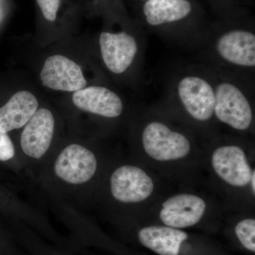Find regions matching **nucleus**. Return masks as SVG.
Wrapping results in <instances>:
<instances>
[{
	"instance_id": "nucleus-18",
	"label": "nucleus",
	"mask_w": 255,
	"mask_h": 255,
	"mask_svg": "<svg viewBox=\"0 0 255 255\" xmlns=\"http://www.w3.org/2000/svg\"><path fill=\"white\" fill-rule=\"evenodd\" d=\"M15 154L14 147L7 133L0 132V161L12 158Z\"/></svg>"
},
{
	"instance_id": "nucleus-9",
	"label": "nucleus",
	"mask_w": 255,
	"mask_h": 255,
	"mask_svg": "<svg viewBox=\"0 0 255 255\" xmlns=\"http://www.w3.org/2000/svg\"><path fill=\"white\" fill-rule=\"evenodd\" d=\"M53 114L47 109L37 110L26 124L21 137V148L24 153L39 159L49 148L54 132Z\"/></svg>"
},
{
	"instance_id": "nucleus-12",
	"label": "nucleus",
	"mask_w": 255,
	"mask_h": 255,
	"mask_svg": "<svg viewBox=\"0 0 255 255\" xmlns=\"http://www.w3.org/2000/svg\"><path fill=\"white\" fill-rule=\"evenodd\" d=\"M73 101L80 110L107 118L118 117L123 112L119 96L104 87L90 86L75 92Z\"/></svg>"
},
{
	"instance_id": "nucleus-15",
	"label": "nucleus",
	"mask_w": 255,
	"mask_h": 255,
	"mask_svg": "<svg viewBox=\"0 0 255 255\" xmlns=\"http://www.w3.org/2000/svg\"><path fill=\"white\" fill-rule=\"evenodd\" d=\"M142 11L149 25L159 26L187 18L192 4L189 0H147Z\"/></svg>"
},
{
	"instance_id": "nucleus-11",
	"label": "nucleus",
	"mask_w": 255,
	"mask_h": 255,
	"mask_svg": "<svg viewBox=\"0 0 255 255\" xmlns=\"http://www.w3.org/2000/svg\"><path fill=\"white\" fill-rule=\"evenodd\" d=\"M205 201L198 196L179 194L162 204L160 219L169 227H190L199 223L205 212Z\"/></svg>"
},
{
	"instance_id": "nucleus-20",
	"label": "nucleus",
	"mask_w": 255,
	"mask_h": 255,
	"mask_svg": "<svg viewBox=\"0 0 255 255\" xmlns=\"http://www.w3.org/2000/svg\"><path fill=\"white\" fill-rule=\"evenodd\" d=\"M142 1H147V0H142Z\"/></svg>"
},
{
	"instance_id": "nucleus-14",
	"label": "nucleus",
	"mask_w": 255,
	"mask_h": 255,
	"mask_svg": "<svg viewBox=\"0 0 255 255\" xmlns=\"http://www.w3.org/2000/svg\"><path fill=\"white\" fill-rule=\"evenodd\" d=\"M187 233L173 228L150 226L138 233L139 241L146 248L159 255H178Z\"/></svg>"
},
{
	"instance_id": "nucleus-13",
	"label": "nucleus",
	"mask_w": 255,
	"mask_h": 255,
	"mask_svg": "<svg viewBox=\"0 0 255 255\" xmlns=\"http://www.w3.org/2000/svg\"><path fill=\"white\" fill-rule=\"evenodd\" d=\"M38 107V101L31 92L24 90L16 92L0 108V132L7 133L26 125Z\"/></svg>"
},
{
	"instance_id": "nucleus-7",
	"label": "nucleus",
	"mask_w": 255,
	"mask_h": 255,
	"mask_svg": "<svg viewBox=\"0 0 255 255\" xmlns=\"http://www.w3.org/2000/svg\"><path fill=\"white\" fill-rule=\"evenodd\" d=\"M102 59L107 68L115 74L127 71L138 51V45L131 35L120 32H102L100 37Z\"/></svg>"
},
{
	"instance_id": "nucleus-17",
	"label": "nucleus",
	"mask_w": 255,
	"mask_h": 255,
	"mask_svg": "<svg viewBox=\"0 0 255 255\" xmlns=\"http://www.w3.org/2000/svg\"><path fill=\"white\" fill-rule=\"evenodd\" d=\"M61 0H37L43 16L50 21H54Z\"/></svg>"
},
{
	"instance_id": "nucleus-6",
	"label": "nucleus",
	"mask_w": 255,
	"mask_h": 255,
	"mask_svg": "<svg viewBox=\"0 0 255 255\" xmlns=\"http://www.w3.org/2000/svg\"><path fill=\"white\" fill-rule=\"evenodd\" d=\"M96 169L95 155L83 146L75 144L64 149L55 164L58 177L70 184L87 182L93 177Z\"/></svg>"
},
{
	"instance_id": "nucleus-3",
	"label": "nucleus",
	"mask_w": 255,
	"mask_h": 255,
	"mask_svg": "<svg viewBox=\"0 0 255 255\" xmlns=\"http://www.w3.org/2000/svg\"><path fill=\"white\" fill-rule=\"evenodd\" d=\"M179 100L188 114L200 122L209 120L214 114L215 89L198 75H186L177 85Z\"/></svg>"
},
{
	"instance_id": "nucleus-4",
	"label": "nucleus",
	"mask_w": 255,
	"mask_h": 255,
	"mask_svg": "<svg viewBox=\"0 0 255 255\" xmlns=\"http://www.w3.org/2000/svg\"><path fill=\"white\" fill-rule=\"evenodd\" d=\"M41 80L43 86L57 91L77 92L87 85L80 66L60 55L47 58L41 72Z\"/></svg>"
},
{
	"instance_id": "nucleus-1",
	"label": "nucleus",
	"mask_w": 255,
	"mask_h": 255,
	"mask_svg": "<svg viewBox=\"0 0 255 255\" xmlns=\"http://www.w3.org/2000/svg\"><path fill=\"white\" fill-rule=\"evenodd\" d=\"M214 89L216 117L236 130H247L253 122V110L245 94L237 85L226 81L219 82Z\"/></svg>"
},
{
	"instance_id": "nucleus-8",
	"label": "nucleus",
	"mask_w": 255,
	"mask_h": 255,
	"mask_svg": "<svg viewBox=\"0 0 255 255\" xmlns=\"http://www.w3.org/2000/svg\"><path fill=\"white\" fill-rule=\"evenodd\" d=\"M216 50L225 61L242 68L255 66V35L244 29H233L218 38Z\"/></svg>"
},
{
	"instance_id": "nucleus-2",
	"label": "nucleus",
	"mask_w": 255,
	"mask_h": 255,
	"mask_svg": "<svg viewBox=\"0 0 255 255\" xmlns=\"http://www.w3.org/2000/svg\"><path fill=\"white\" fill-rule=\"evenodd\" d=\"M142 144L147 155L159 161L182 158L191 150L187 137L159 122H152L145 128Z\"/></svg>"
},
{
	"instance_id": "nucleus-5",
	"label": "nucleus",
	"mask_w": 255,
	"mask_h": 255,
	"mask_svg": "<svg viewBox=\"0 0 255 255\" xmlns=\"http://www.w3.org/2000/svg\"><path fill=\"white\" fill-rule=\"evenodd\" d=\"M152 179L142 169L125 165L114 171L111 177L114 197L125 203L139 202L149 197L153 191Z\"/></svg>"
},
{
	"instance_id": "nucleus-10",
	"label": "nucleus",
	"mask_w": 255,
	"mask_h": 255,
	"mask_svg": "<svg viewBox=\"0 0 255 255\" xmlns=\"http://www.w3.org/2000/svg\"><path fill=\"white\" fill-rule=\"evenodd\" d=\"M213 167L223 180L235 187L251 182L252 171L246 153L238 146H223L213 154Z\"/></svg>"
},
{
	"instance_id": "nucleus-19",
	"label": "nucleus",
	"mask_w": 255,
	"mask_h": 255,
	"mask_svg": "<svg viewBox=\"0 0 255 255\" xmlns=\"http://www.w3.org/2000/svg\"><path fill=\"white\" fill-rule=\"evenodd\" d=\"M255 171H253V172H252V176H251V182L252 184V187H253V192H255Z\"/></svg>"
},
{
	"instance_id": "nucleus-16",
	"label": "nucleus",
	"mask_w": 255,
	"mask_h": 255,
	"mask_svg": "<svg viewBox=\"0 0 255 255\" xmlns=\"http://www.w3.org/2000/svg\"><path fill=\"white\" fill-rule=\"evenodd\" d=\"M236 233L242 245L249 250L255 252V221L246 219L241 221L236 228Z\"/></svg>"
}]
</instances>
